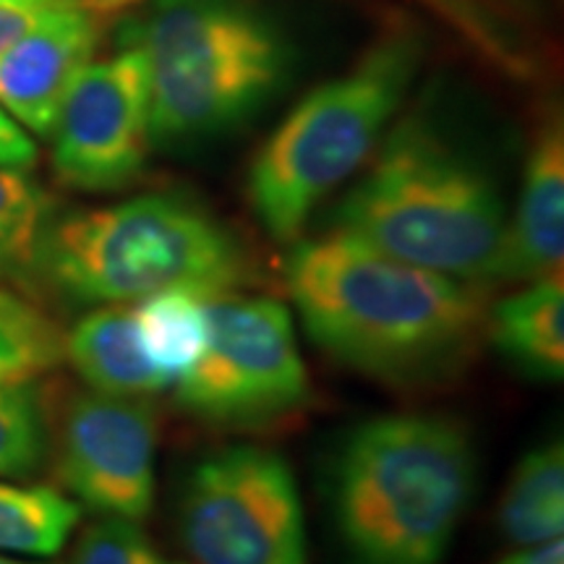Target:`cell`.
<instances>
[{"instance_id": "obj_1", "label": "cell", "mask_w": 564, "mask_h": 564, "mask_svg": "<svg viewBox=\"0 0 564 564\" xmlns=\"http://www.w3.org/2000/svg\"><path fill=\"white\" fill-rule=\"evenodd\" d=\"M282 274L308 337L377 382H447L486 337L481 288L387 257L337 230L293 241Z\"/></svg>"}, {"instance_id": "obj_2", "label": "cell", "mask_w": 564, "mask_h": 564, "mask_svg": "<svg viewBox=\"0 0 564 564\" xmlns=\"http://www.w3.org/2000/svg\"><path fill=\"white\" fill-rule=\"evenodd\" d=\"M335 207L333 230L447 278L491 282L507 207L481 160L423 112L400 118Z\"/></svg>"}, {"instance_id": "obj_3", "label": "cell", "mask_w": 564, "mask_h": 564, "mask_svg": "<svg viewBox=\"0 0 564 564\" xmlns=\"http://www.w3.org/2000/svg\"><path fill=\"white\" fill-rule=\"evenodd\" d=\"M478 481L465 423L390 413L345 434L329 468L337 533L352 564H442Z\"/></svg>"}, {"instance_id": "obj_4", "label": "cell", "mask_w": 564, "mask_h": 564, "mask_svg": "<svg viewBox=\"0 0 564 564\" xmlns=\"http://www.w3.org/2000/svg\"><path fill=\"white\" fill-rule=\"evenodd\" d=\"M118 42L144 53L154 150H183L241 129L280 95L293 45L251 0H147Z\"/></svg>"}, {"instance_id": "obj_5", "label": "cell", "mask_w": 564, "mask_h": 564, "mask_svg": "<svg viewBox=\"0 0 564 564\" xmlns=\"http://www.w3.org/2000/svg\"><path fill=\"white\" fill-rule=\"evenodd\" d=\"M34 270L76 306H110L147 295L246 291L257 278L251 249L207 204L152 192L51 220Z\"/></svg>"}, {"instance_id": "obj_6", "label": "cell", "mask_w": 564, "mask_h": 564, "mask_svg": "<svg viewBox=\"0 0 564 564\" xmlns=\"http://www.w3.org/2000/svg\"><path fill=\"white\" fill-rule=\"evenodd\" d=\"M421 58L419 32L390 30L350 70L308 91L267 137L249 167L246 196L272 241H299L316 207L371 158Z\"/></svg>"}, {"instance_id": "obj_7", "label": "cell", "mask_w": 564, "mask_h": 564, "mask_svg": "<svg viewBox=\"0 0 564 564\" xmlns=\"http://www.w3.org/2000/svg\"><path fill=\"white\" fill-rule=\"evenodd\" d=\"M209 340L175 384V405L217 429L274 426L306 408L312 379L288 306L225 291L207 299Z\"/></svg>"}, {"instance_id": "obj_8", "label": "cell", "mask_w": 564, "mask_h": 564, "mask_svg": "<svg viewBox=\"0 0 564 564\" xmlns=\"http://www.w3.org/2000/svg\"><path fill=\"white\" fill-rule=\"evenodd\" d=\"M194 564H308L306 512L291 463L257 444L202 457L178 505Z\"/></svg>"}, {"instance_id": "obj_9", "label": "cell", "mask_w": 564, "mask_h": 564, "mask_svg": "<svg viewBox=\"0 0 564 564\" xmlns=\"http://www.w3.org/2000/svg\"><path fill=\"white\" fill-rule=\"evenodd\" d=\"M51 137L63 186L110 194L137 183L154 150L144 53L123 47L108 61L89 63L70 84Z\"/></svg>"}, {"instance_id": "obj_10", "label": "cell", "mask_w": 564, "mask_h": 564, "mask_svg": "<svg viewBox=\"0 0 564 564\" xmlns=\"http://www.w3.org/2000/svg\"><path fill=\"white\" fill-rule=\"evenodd\" d=\"M55 470L79 507L139 523L154 507L158 413L141 398L74 394L55 436Z\"/></svg>"}, {"instance_id": "obj_11", "label": "cell", "mask_w": 564, "mask_h": 564, "mask_svg": "<svg viewBox=\"0 0 564 564\" xmlns=\"http://www.w3.org/2000/svg\"><path fill=\"white\" fill-rule=\"evenodd\" d=\"M112 21L100 13H61L0 53V108L21 129L51 137L70 84L89 66Z\"/></svg>"}, {"instance_id": "obj_12", "label": "cell", "mask_w": 564, "mask_h": 564, "mask_svg": "<svg viewBox=\"0 0 564 564\" xmlns=\"http://www.w3.org/2000/svg\"><path fill=\"white\" fill-rule=\"evenodd\" d=\"M564 262V123L552 108L535 129L528 150L520 194L507 217L505 246L491 282L552 278Z\"/></svg>"}, {"instance_id": "obj_13", "label": "cell", "mask_w": 564, "mask_h": 564, "mask_svg": "<svg viewBox=\"0 0 564 564\" xmlns=\"http://www.w3.org/2000/svg\"><path fill=\"white\" fill-rule=\"evenodd\" d=\"M486 340L514 369L541 382L564 377V280L525 282L486 312Z\"/></svg>"}, {"instance_id": "obj_14", "label": "cell", "mask_w": 564, "mask_h": 564, "mask_svg": "<svg viewBox=\"0 0 564 564\" xmlns=\"http://www.w3.org/2000/svg\"><path fill=\"white\" fill-rule=\"evenodd\" d=\"M66 361L89 390L112 398H150L167 390L141 350L133 308L126 303L95 306L66 335Z\"/></svg>"}, {"instance_id": "obj_15", "label": "cell", "mask_w": 564, "mask_h": 564, "mask_svg": "<svg viewBox=\"0 0 564 564\" xmlns=\"http://www.w3.org/2000/svg\"><path fill=\"white\" fill-rule=\"evenodd\" d=\"M499 528L514 546H539L564 533V447L560 440L528 449L499 502Z\"/></svg>"}, {"instance_id": "obj_16", "label": "cell", "mask_w": 564, "mask_h": 564, "mask_svg": "<svg viewBox=\"0 0 564 564\" xmlns=\"http://www.w3.org/2000/svg\"><path fill=\"white\" fill-rule=\"evenodd\" d=\"M207 293L162 291L139 301L133 306L141 350L152 369L175 387L194 369L209 340Z\"/></svg>"}, {"instance_id": "obj_17", "label": "cell", "mask_w": 564, "mask_h": 564, "mask_svg": "<svg viewBox=\"0 0 564 564\" xmlns=\"http://www.w3.org/2000/svg\"><path fill=\"white\" fill-rule=\"evenodd\" d=\"M82 520V507L45 486L0 481V552L26 556L58 554Z\"/></svg>"}, {"instance_id": "obj_18", "label": "cell", "mask_w": 564, "mask_h": 564, "mask_svg": "<svg viewBox=\"0 0 564 564\" xmlns=\"http://www.w3.org/2000/svg\"><path fill=\"white\" fill-rule=\"evenodd\" d=\"M66 361V335L37 303L0 285V387L30 384Z\"/></svg>"}, {"instance_id": "obj_19", "label": "cell", "mask_w": 564, "mask_h": 564, "mask_svg": "<svg viewBox=\"0 0 564 564\" xmlns=\"http://www.w3.org/2000/svg\"><path fill=\"white\" fill-rule=\"evenodd\" d=\"M51 199L40 183L19 167L0 165V280L34 270Z\"/></svg>"}, {"instance_id": "obj_20", "label": "cell", "mask_w": 564, "mask_h": 564, "mask_svg": "<svg viewBox=\"0 0 564 564\" xmlns=\"http://www.w3.org/2000/svg\"><path fill=\"white\" fill-rule=\"evenodd\" d=\"M47 455V421L30 384L0 387V478H26Z\"/></svg>"}, {"instance_id": "obj_21", "label": "cell", "mask_w": 564, "mask_h": 564, "mask_svg": "<svg viewBox=\"0 0 564 564\" xmlns=\"http://www.w3.org/2000/svg\"><path fill=\"white\" fill-rule=\"evenodd\" d=\"M70 564H186L162 554L133 520L102 518L82 533Z\"/></svg>"}, {"instance_id": "obj_22", "label": "cell", "mask_w": 564, "mask_h": 564, "mask_svg": "<svg viewBox=\"0 0 564 564\" xmlns=\"http://www.w3.org/2000/svg\"><path fill=\"white\" fill-rule=\"evenodd\" d=\"M144 3L147 0H0V53L61 13L89 11L108 19H123Z\"/></svg>"}, {"instance_id": "obj_23", "label": "cell", "mask_w": 564, "mask_h": 564, "mask_svg": "<svg viewBox=\"0 0 564 564\" xmlns=\"http://www.w3.org/2000/svg\"><path fill=\"white\" fill-rule=\"evenodd\" d=\"M436 13H442L444 19L453 21L465 37H468L478 51L489 55V58L499 61L510 70H523L525 61L520 55L514 40L507 34V30L494 19V13L486 11L484 3L478 0H426Z\"/></svg>"}, {"instance_id": "obj_24", "label": "cell", "mask_w": 564, "mask_h": 564, "mask_svg": "<svg viewBox=\"0 0 564 564\" xmlns=\"http://www.w3.org/2000/svg\"><path fill=\"white\" fill-rule=\"evenodd\" d=\"M34 162H37V144L26 129H21L9 112L0 108V165L30 171Z\"/></svg>"}, {"instance_id": "obj_25", "label": "cell", "mask_w": 564, "mask_h": 564, "mask_svg": "<svg viewBox=\"0 0 564 564\" xmlns=\"http://www.w3.org/2000/svg\"><path fill=\"white\" fill-rule=\"evenodd\" d=\"M491 564H564V544L562 539H554L539 546H520L518 552Z\"/></svg>"}, {"instance_id": "obj_26", "label": "cell", "mask_w": 564, "mask_h": 564, "mask_svg": "<svg viewBox=\"0 0 564 564\" xmlns=\"http://www.w3.org/2000/svg\"><path fill=\"white\" fill-rule=\"evenodd\" d=\"M0 564H42V562H26V560H13V556H0Z\"/></svg>"}]
</instances>
